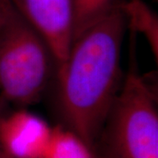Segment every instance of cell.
Listing matches in <instances>:
<instances>
[{
	"label": "cell",
	"mask_w": 158,
	"mask_h": 158,
	"mask_svg": "<svg viewBox=\"0 0 158 158\" xmlns=\"http://www.w3.org/2000/svg\"><path fill=\"white\" fill-rule=\"evenodd\" d=\"M131 66L98 138V158H158L156 89Z\"/></svg>",
	"instance_id": "cell-2"
},
{
	"label": "cell",
	"mask_w": 158,
	"mask_h": 158,
	"mask_svg": "<svg viewBox=\"0 0 158 158\" xmlns=\"http://www.w3.org/2000/svg\"><path fill=\"white\" fill-rule=\"evenodd\" d=\"M56 62L49 48L7 1L0 27V95L17 106L39 101Z\"/></svg>",
	"instance_id": "cell-3"
},
{
	"label": "cell",
	"mask_w": 158,
	"mask_h": 158,
	"mask_svg": "<svg viewBox=\"0 0 158 158\" xmlns=\"http://www.w3.org/2000/svg\"><path fill=\"white\" fill-rule=\"evenodd\" d=\"M120 7L124 12L127 27L145 37L157 62L158 18L156 12L142 0H123Z\"/></svg>",
	"instance_id": "cell-6"
},
{
	"label": "cell",
	"mask_w": 158,
	"mask_h": 158,
	"mask_svg": "<svg viewBox=\"0 0 158 158\" xmlns=\"http://www.w3.org/2000/svg\"><path fill=\"white\" fill-rule=\"evenodd\" d=\"M53 127L26 110L0 114V148L12 158H43Z\"/></svg>",
	"instance_id": "cell-5"
},
{
	"label": "cell",
	"mask_w": 158,
	"mask_h": 158,
	"mask_svg": "<svg viewBox=\"0 0 158 158\" xmlns=\"http://www.w3.org/2000/svg\"><path fill=\"white\" fill-rule=\"evenodd\" d=\"M8 0H0V27L3 22L4 19V14H5V10H6V4Z\"/></svg>",
	"instance_id": "cell-9"
},
{
	"label": "cell",
	"mask_w": 158,
	"mask_h": 158,
	"mask_svg": "<svg viewBox=\"0 0 158 158\" xmlns=\"http://www.w3.org/2000/svg\"><path fill=\"white\" fill-rule=\"evenodd\" d=\"M43 158H98L95 151L78 135L65 127L53 128Z\"/></svg>",
	"instance_id": "cell-7"
},
{
	"label": "cell",
	"mask_w": 158,
	"mask_h": 158,
	"mask_svg": "<svg viewBox=\"0 0 158 158\" xmlns=\"http://www.w3.org/2000/svg\"><path fill=\"white\" fill-rule=\"evenodd\" d=\"M0 158H12L10 156H8L6 152H4L1 148H0Z\"/></svg>",
	"instance_id": "cell-10"
},
{
	"label": "cell",
	"mask_w": 158,
	"mask_h": 158,
	"mask_svg": "<svg viewBox=\"0 0 158 158\" xmlns=\"http://www.w3.org/2000/svg\"><path fill=\"white\" fill-rule=\"evenodd\" d=\"M123 0H72L73 39Z\"/></svg>",
	"instance_id": "cell-8"
},
{
	"label": "cell",
	"mask_w": 158,
	"mask_h": 158,
	"mask_svg": "<svg viewBox=\"0 0 158 158\" xmlns=\"http://www.w3.org/2000/svg\"><path fill=\"white\" fill-rule=\"evenodd\" d=\"M127 27L119 4L74 39L67 59L56 69L65 127L93 150L122 85L121 48Z\"/></svg>",
	"instance_id": "cell-1"
},
{
	"label": "cell",
	"mask_w": 158,
	"mask_h": 158,
	"mask_svg": "<svg viewBox=\"0 0 158 158\" xmlns=\"http://www.w3.org/2000/svg\"><path fill=\"white\" fill-rule=\"evenodd\" d=\"M25 20L45 40L56 62H65L73 39L72 0H10Z\"/></svg>",
	"instance_id": "cell-4"
}]
</instances>
